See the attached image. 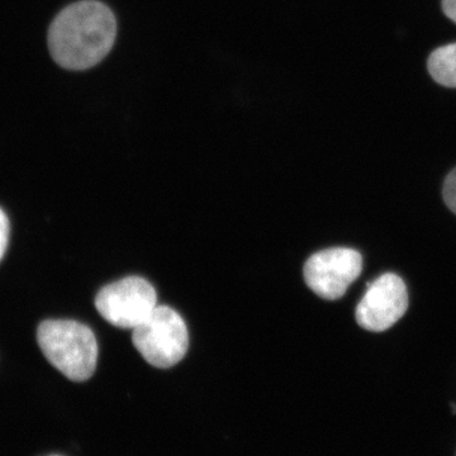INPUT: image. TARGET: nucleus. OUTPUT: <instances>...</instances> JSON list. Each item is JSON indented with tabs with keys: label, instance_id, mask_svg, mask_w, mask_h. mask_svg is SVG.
<instances>
[{
	"label": "nucleus",
	"instance_id": "nucleus-1",
	"mask_svg": "<svg viewBox=\"0 0 456 456\" xmlns=\"http://www.w3.org/2000/svg\"><path fill=\"white\" fill-rule=\"evenodd\" d=\"M117 36L113 12L98 0H80L62 9L47 35L51 56L68 70L99 64L112 50Z\"/></svg>",
	"mask_w": 456,
	"mask_h": 456
},
{
	"label": "nucleus",
	"instance_id": "nucleus-2",
	"mask_svg": "<svg viewBox=\"0 0 456 456\" xmlns=\"http://www.w3.org/2000/svg\"><path fill=\"white\" fill-rule=\"evenodd\" d=\"M37 340L47 360L69 379L86 382L94 374L98 344L89 327L77 321H45Z\"/></svg>",
	"mask_w": 456,
	"mask_h": 456
},
{
	"label": "nucleus",
	"instance_id": "nucleus-3",
	"mask_svg": "<svg viewBox=\"0 0 456 456\" xmlns=\"http://www.w3.org/2000/svg\"><path fill=\"white\" fill-rule=\"evenodd\" d=\"M132 341L150 365L167 369L178 364L189 347V334L178 312L156 305L152 314L134 329Z\"/></svg>",
	"mask_w": 456,
	"mask_h": 456
},
{
	"label": "nucleus",
	"instance_id": "nucleus-4",
	"mask_svg": "<svg viewBox=\"0 0 456 456\" xmlns=\"http://www.w3.org/2000/svg\"><path fill=\"white\" fill-rule=\"evenodd\" d=\"M158 305L155 288L146 279L127 277L108 284L95 298V307L110 325L136 329Z\"/></svg>",
	"mask_w": 456,
	"mask_h": 456
},
{
	"label": "nucleus",
	"instance_id": "nucleus-5",
	"mask_svg": "<svg viewBox=\"0 0 456 456\" xmlns=\"http://www.w3.org/2000/svg\"><path fill=\"white\" fill-rule=\"evenodd\" d=\"M362 255L353 248H334L312 255L305 265V281L321 298L336 301L362 274Z\"/></svg>",
	"mask_w": 456,
	"mask_h": 456
},
{
	"label": "nucleus",
	"instance_id": "nucleus-6",
	"mask_svg": "<svg viewBox=\"0 0 456 456\" xmlns=\"http://www.w3.org/2000/svg\"><path fill=\"white\" fill-rule=\"evenodd\" d=\"M408 308L407 287L393 273L380 275L369 283L367 292L356 308V321L368 331L382 332L395 325Z\"/></svg>",
	"mask_w": 456,
	"mask_h": 456
},
{
	"label": "nucleus",
	"instance_id": "nucleus-7",
	"mask_svg": "<svg viewBox=\"0 0 456 456\" xmlns=\"http://www.w3.org/2000/svg\"><path fill=\"white\" fill-rule=\"evenodd\" d=\"M428 66L435 82L448 88H456V44L435 50Z\"/></svg>",
	"mask_w": 456,
	"mask_h": 456
},
{
	"label": "nucleus",
	"instance_id": "nucleus-8",
	"mask_svg": "<svg viewBox=\"0 0 456 456\" xmlns=\"http://www.w3.org/2000/svg\"><path fill=\"white\" fill-rule=\"evenodd\" d=\"M443 193L446 206L456 215V169L452 170L446 178Z\"/></svg>",
	"mask_w": 456,
	"mask_h": 456
},
{
	"label": "nucleus",
	"instance_id": "nucleus-9",
	"mask_svg": "<svg viewBox=\"0 0 456 456\" xmlns=\"http://www.w3.org/2000/svg\"><path fill=\"white\" fill-rule=\"evenodd\" d=\"M9 242V221L7 215L0 209V261L7 251Z\"/></svg>",
	"mask_w": 456,
	"mask_h": 456
},
{
	"label": "nucleus",
	"instance_id": "nucleus-10",
	"mask_svg": "<svg viewBox=\"0 0 456 456\" xmlns=\"http://www.w3.org/2000/svg\"><path fill=\"white\" fill-rule=\"evenodd\" d=\"M443 8L446 16L456 23V0H443Z\"/></svg>",
	"mask_w": 456,
	"mask_h": 456
},
{
	"label": "nucleus",
	"instance_id": "nucleus-11",
	"mask_svg": "<svg viewBox=\"0 0 456 456\" xmlns=\"http://www.w3.org/2000/svg\"><path fill=\"white\" fill-rule=\"evenodd\" d=\"M51 456H61V455H51Z\"/></svg>",
	"mask_w": 456,
	"mask_h": 456
}]
</instances>
